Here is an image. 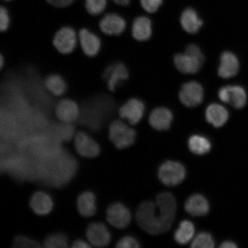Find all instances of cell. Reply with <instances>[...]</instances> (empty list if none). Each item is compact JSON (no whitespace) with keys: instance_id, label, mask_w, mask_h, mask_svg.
<instances>
[{"instance_id":"7","label":"cell","mask_w":248,"mask_h":248,"mask_svg":"<svg viewBox=\"0 0 248 248\" xmlns=\"http://www.w3.org/2000/svg\"><path fill=\"white\" fill-rule=\"evenodd\" d=\"M56 117L64 124H70L79 119L80 108L78 103L69 97L62 98L55 105Z\"/></svg>"},{"instance_id":"3","label":"cell","mask_w":248,"mask_h":248,"mask_svg":"<svg viewBox=\"0 0 248 248\" xmlns=\"http://www.w3.org/2000/svg\"><path fill=\"white\" fill-rule=\"evenodd\" d=\"M108 136L116 147L122 150L134 143L136 133L122 120H116L110 124Z\"/></svg>"},{"instance_id":"23","label":"cell","mask_w":248,"mask_h":248,"mask_svg":"<svg viewBox=\"0 0 248 248\" xmlns=\"http://www.w3.org/2000/svg\"><path fill=\"white\" fill-rule=\"evenodd\" d=\"M77 207L82 216L90 217L94 216L97 210L94 194L90 191L82 193L78 198Z\"/></svg>"},{"instance_id":"37","label":"cell","mask_w":248,"mask_h":248,"mask_svg":"<svg viewBox=\"0 0 248 248\" xmlns=\"http://www.w3.org/2000/svg\"><path fill=\"white\" fill-rule=\"evenodd\" d=\"M219 248H236L237 246L234 242L231 241H225L223 242L219 246Z\"/></svg>"},{"instance_id":"38","label":"cell","mask_w":248,"mask_h":248,"mask_svg":"<svg viewBox=\"0 0 248 248\" xmlns=\"http://www.w3.org/2000/svg\"><path fill=\"white\" fill-rule=\"evenodd\" d=\"M116 4L122 6H126L129 5L131 0H112Z\"/></svg>"},{"instance_id":"16","label":"cell","mask_w":248,"mask_h":248,"mask_svg":"<svg viewBox=\"0 0 248 248\" xmlns=\"http://www.w3.org/2000/svg\"><path fill=\"white\" fill-rule=\"evenodd\" d=\"M175 66L180 72L186 74H193L198 72L203 63L194 56L185 54H178L173 58Z\"/></svg>"},{"instance_id":"24","label":"cell","mask_w":248,"mask_h":248,"mask_svg":"<svg viewBox=\"0 0 248 248\" xmlns=\"http://www.w3.org/2000/svg\"><path fill=\"white\" fill-rule=\"evenodd\" d=\"M247 95L243 87L228 85L227 104L237 109L243 108L247 104Z\"/></svg>"},{"instance_id":"10","label":"cell","mask_w":248,"mask_h":248,"mask_svg":"<svg viewBox=\"0 0 248 248\" xmlns=\"http://www.w3.org/2000/svg\"><path fill=\"white\" fill-rule=\"evenodd\" d=\"M99 29L105 36H119L125 31L126 21L120 15L110 13L105 15L98 23Z\"/></svg>"},{"instance_id":"9","label":"cell","mask_w":248,"mask_h":248,"mask_svg":"<svg viewBox=\"0 0 248 248\" xmlns=\"http://www.w3.org/2000/svg\"><path fill=\"white\" fill-rule=\"evenodd\" d=\"M144 102L138 98H133L124 103L119 108V114L122 119L127 120L132 125L138 124L144 116Z\"/></svg>"},{"instance_id":"25","label":"cell","mask_w":248,"mask_h":248,"mask_svg":"<svg viewBox=\"0 0 248 248\" xmlns=\"http://www.w3.org/2000/svg\"><path fill=\"white\" fill-rule=\"evenodd\" d=\"M188 146L191 153L197 155L209 153L212 148V144L208 139L198 135L191 136L189 138Z\"/></svg>"},{"instance_id":"5","label":"cell","mask_w":248,"mask_h":248,"mask_svg":"<svg viewBox=\"0 0 248 248\" xmlns=\"http://www.w3.org/2000/svg\"><path fill=\"white\" fill-rule=\"evenodd\" d=\"M186 175L185 167L181 163L169 160L163 163L158 170V177L167 186H175L184 181Z\"/></svg>"},{"instance_id":"19","label":"cell","mask_w":248,"mask_h":248,"mask_svg":"<svg viewBox=\"0 0 248 248\" xmlns=\"http://www.w3.org/2000/svg\"><path fill=\"white\" fill-rule=\"evenodd\" d=\"M206 120L215 126L220 128L224 125L229 119V112L226 108L218 104H212L206 108Z\"/></svg>"},{"instance_id":"18","label":"cell","mask_w":248,"mask_h":248,"mask_svg":"<svg viewBox=\"0 0 248 248\" xmlns=\"http://www.w3.org/2000/svg\"><path fill=\"white\" fill-rule=\"evenodd\" d=\"M186 212L193 217H202L209 212V202L201 194L191 195L186 201L185 204Z\"/></svg>"},{"instance_id":"8","label":"cell","mask_w":248,"mask_h":248,"mask_svg":"<svg viewBox=\"0 0 248 248\" xmlns=\"http://www.w3.org/2000/svg\"><path fill=\"white\" fill-rule=\"evenodd\" d=\"M204 91L199 82L190 81L183 85L179 98L183 105L188 108L199 106L203 101Z\"/></svg>"},{"instance_id":"1","label":"cell","mask_w":248,"mask_h":248,"mask_svg":"<svg viewBox=\"0 0 248 248\" xmlns=\"http://www.w3.org/2000/svg\"><path fill=\"white\" fill-rule=\"evenodd\" d=\"M176 212L175 197L169 192H163L157 195L155 202L145 201L140 204L136 221L148 233L159 235L171 228Z\"/></svg>"},{"instance_id":"28","label":"cell","mask_w":248,"mask_h":248,"mask_svg":"<svg viewBox=\"0 0 248 248\" xmlns=\"http://www.w3.org/2000/svg\"><path fill=\"white\" fill-rule=\"evenodd\" d=\"M85 8L93 16L100 15L106 9L107 0H85Z\"/></svg>"},{"instance_id":"2","label":"cell","mask_w":248,"mask_h":248,"mask_svg":"<svg viewBox=\"0 0 248 248\" xmlns=\"http://www.w3.org/2000/svg\"><path fill=\"white\" fill-rule=\"evenodd\" d=\"M55 50L62 55H69L76 50L78 45V33L73 27L63 26L54 34L52 39Z\"/></svg>"},{"instance_id":"12","label":"cell","mask_w":248,"mask_h":248,"mask_svg":"<svg viewBox=\"0 0 248 248\" xmlns=\"http://www.w3.org/2000/svg\"><path fill=\"white\" fill-rule=\"evenodd\" d=\"M75 147L82 156L93 158L97 156L100 148L94 139L84 132H78L75 137Z\"/></svg>"},{"instance_id":"39","label":"cell","mask_w":248,"mask_h":248,"mask_svg":"<svg viewBox=\"0 0 248 248\" xmlns=\"http://www.w3.org/2000/svg\"><path fill=\"white\" fill-rule=\"evenodd\" d=\"M5 1H11V0H5Z\"/></svg>"},{"instance_id":"34","label":"cell","mask_w":248,"mask_h":248,"mask_svg":"<svg viewBox=\"0 0 248 248\" xmlns=\"http://www.w3.org/2000/svg\"><path fill=\"white\" fill-rule=\"evenodd\" d=\"M186 53L194 56L202 62H204V57L202 52L197 45L194 44L188 45L186 48Z\"/></svg>"},{"instance_id":"20","label":"cell","mask_w":248,"mask_h":248,"mask_svg":"<svg viewBox=\"0 0 248 248\" xmlns=\"http://www.w3.org/2000/svg\"><path fill=\"white\" fill-rule=\"evenodd\" d=\"M153 28L150 18L140 16L135 18L132 24V35L133 38L139 42L147 41L151 38Z\"/></svg>"},{"instance_id":"30","label":"cell","mask_w":248,"mask_h":248,"mask_svg":"<svg viewBox=\"0 0 248 248\" xmlns=\"http://www.w3.org/2000/svg\"><path fill=\"white\" fill-rule=\"evenodd\" d=\"M11 26V18L7 9L4 7L0 8V31L2 33L7 32Z\"/></svg>"},{"instance_id":"6","label":"cell","mask_w":248,"mask_h":248,"mask_svg":"<svg viewBox=\"0 0 248 248\" xmlns=\"http://www.w3.org/2000/svg\"><path fill=\"white\" fill-rule=\"evenodd\" d=\"M78 45L83 55L89 58H94L100 53L102 42L97 33L86 28L79 31Z\"/></svg>"},{"instance_id":"27","label":"cell","mask_w":248,"mask_h":248,"mask_svg":"<svg viewBox=\"0 0 248 248\" xmlns=\"http://www.w3.org/2000/svg\"><path fill=\"white\" fill-rule=\"evenodd\" d=\"M215 241L209 232H201L194 238L191 247L194 248H213L215 247Z\"/></svg>"},{"instance_id":"17","label":"cell","mask_w":248,"mask_h":248,"mask_svg":"<svg viewBox=\"0 0 248 248\" xmlns=\"http://www.w3.org/2000/svg\"><path fill=\"white\" fill-rule=\"evenodd\" d=\"M173 114L168 108L159 107L152 111L149 117V123L152 127L157 131L168 130L171 125Z\"/></svg>"},{"instance_id":"31","label":"cell","mask_w":248,"mask_h":248,"mask_svg":"<svg viewBox=\"0 0 248 248\" xmlns=\"http://www.w3.org/2000/svg\"><path fill=\"white\" fill-rule=\"evenodd\" d=\"M163 0H140L141 5L148 13H155L162 4Z\"/></svg>"},{"instance_id":"29","label":"cell","mask_w":248,"mask_h":248,"mask_svg":"<svg viewBox=\"0 0 248 248\" xmlns=\"http://www.w3.org/2000/svg\"><path fill=\"white\" fill-rule=\"evenodd\" d=\"M44 246L46 248H66L68 242L66 236L62 234H55L49 235L46 238Z\"/></svg>"},{"instance_id":"11","label":"cell","mask_w":248,"mask_h":248,"mask_svg":"<svg viewBox=\"0 0 248 248\" xmlns=\"http://www.w3.org/2000/svg\"><path fill=\"white\" fill-rule=\"evenodd\" d=\"M131 214L127 207L121 203H114L108 207V222L113 227L122 229L127 227L131 221Z\"/></svg>"},{"instance_id":"26","label":"cell","mask_w":248,"mask_h":248,"mask_svg":"<svg viewBox=\"0 0 248 248\" xmlns=\"http://www.w3.org/2000/svg\"><path fill=\"white\" fill-rule=\"evenodd\" d=\"M194 233L193 223L188 220H184L180 223L178 228L175 232V240L179 244H187L193 239Z\"/></svg>"},{"instance_id":"36","label":"cell","mask_w":248,"mask_h":248,"mask_svg":"<svg viewBox=\"0 0 248 248\" xmlns=\"http://www.w3.org/2000/svg\"><path fill=\"white\" fill-rule=\"evenodd\" d=\"M72 247L74 248H91V246L85 241L82 240H77L74 242Z\"/></svg>"},{"instance_id":"22","label":"cell","mask_w":248,"mask_h":248,"mask_svg":"<svg viewBox=\"0 0 248 248\" xmlns=\"http://www.w3.org/2000/svg\"><path fill=\"white\" fill-rule=\"evenodd\" d=\"M181 26L186 32L195 34L199 32L203 25V21L201 19L196 11L192 8H187L181 15Z\"/></svg>"},{"instance_id":"32","label":"cell","mask_w":248,"mask_h":248,"mask_svg":"<svg viewBox=\"0 0 248 248\" xmlns=\"http://www.w3.org/2000/svg\"><path fill=\"white\" fill-rule=\"evenodd\" d=\"M40 247V245L37 242L22 236L17 237L14 242L15 248H38Z\"/></svg>"},{"instance_id":"13","label":"cell","mask_w":248,"mask_h":248,"mask_svg":"<svg viewBox=\"0 0 248 248\" xmlns=\"http://www.w3.org/2000/svg\"><path fill=\"white\" fill-rule=\"evenodd\" d=\"M86 237L92 246L104 247L108 246L111 240V235L108 228L102 223H93L86 231Z\"/></svg>"},{"instance_id":"21","label":"cell","mask_w":248,"mask_h":248,"mask_svg":"<svg viewBox=\"0 0 248 248\" xmlns=\"http://www.w3.org/2000/svg\"><path fill=\"white\" fill-rule=\"evenodd\" d=\"M30 206L36 215H46L53 208V202L48 194L39 191L32 195Z\"/></svg>"},{"instance_id":"14","label":"cell","mask_w":248,"mask_h":248,"mask_svg":"<svg viewBox=\"0 0 248 248\" xmlns=\"http://www.w3.org/2000/svg\"><path fill=\"white\" fill-rule=\"evenodd\" d=\"M240 63L238 58L231 52H223L220 57L218 74L222 78L228 79L237 75L239 71Z\"/></svg>"},{"instance_id":"15","label":"cell","mask_w":248,"mask_h":248,"mask_svg":"<svg viewBox=\"0 0 248 248\" xmlns=\"http://www.w3.org/2000/svg\"><path fill=\"white\" fill-rule=\"evenodd\" d=\"M43 85L46 91L55 97H63L68 91L66 80L59 73H51L46 76Z\"/></svg>"},{"instance_id":"4","label":"cell","mask_w":248,"mask_h":248,"mask_svg":"<svg viewBox=\"0 0 248 248\" xmlns=\"http://www.w3.org/2000/svg\"><path fill=\"white\" fill-rule=\"evenodd\" d=\"M129 72L128 68L122 62H115L105 67L102 73V78L104 80L108 91L114 92L128 80Z\"/></svg>"},{"instance_id":"35","label":"cell","mask_w":248,"mask_h":248,"mask_svg":"<svg viewBox=\"0 0 248 248\" xmlns=\"http://www.w3.org/2000/svg\"><path fill=\"white\" fill-rule=\"evenodd\" d=\"M49 4L57 8H65L73 4L76 0H46Z\"/></svg>"},{"instance_id":"33","label":"cell","mask_w":248,"mask_h":248,"mask_svg":"<svg viewBox=\"0 0 248 248\" xmlns=\"http://www.w3.org/2000/svg\"><path fill=\"white\" fill-rule=\"evenodd\" d=\"M140 247L138 241L132 236L123 237L118 242L116 246V247L119 248H137Z\"/></svg>"}]
</instances>
